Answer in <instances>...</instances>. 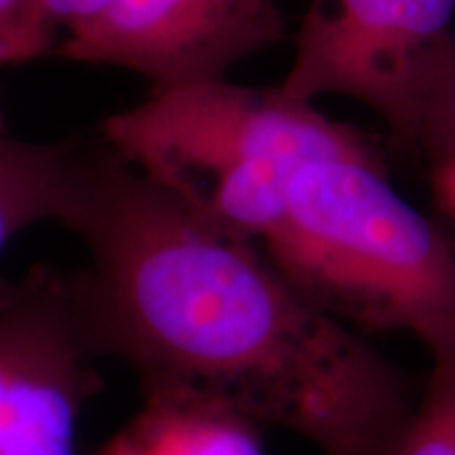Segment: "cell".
<instances>
[{"label": "cell", "mask_w": 455, "mask_h": 455, "mask_svg": "<svg viewBox=\"0 0 455 455\" xmlns=\"http://www.w3.org/2000/svg\"><path fill=\"white\" fill-rule=\"evenodd\" d=\"M32 0H0V68L26 64L21 38Z\"/></svg>", "instance_id": "12"}, {"label": "cell", "mask_w": 455, "mask_h": 455, "mask_svg": "<svg viewBox=\"0 0 455 455\" xmlns=\"http://www.w3.org/2000/svg\"><path fill=\"white\" fill-rule=\"evenodd\" d=\"M64 228L91 255L74 284L95 350L144 395L215 398L323 455H388L413 409L403 378L255 241L196 218L104 140Z\"/></svg>", "instance_id": "1"}, {"label": "cell", "mask_w": 455, "mask_h": 455, "mask_svg": "<svg viewBox=\"0 0 455 455\" xmlns=\"http://www.w3.org/2000/svg\"><path fill=\"white\" fill-rule=\"evenodd\" d=\"M432 371L388 455H455V344L430 352Z\"/></svg>", "instance_id": "9"}, {"label": "cell", "mask_w": 455, "mask_h": 455, "mask_svg": "<svg viewBox=\"0 0 455 455\" xmlns=\"http://www.w3.org/2000/svg\"><path fill=\"white\" fill-rule=\"evenodd\" d=\"M108 3L110 0H32L21 38L26 64L53 51L61 34L66 36L87 24Z\"/></svg>", "instance_id": "10"}, {"label": "cell", "mask_w": 455, "mask_h": 455, "mask_svg": "<svg viewBox=\"0 0 455 455\" xmlns=\"http://www.w3.org/2000/svg\"><path fill=\"white\" fill-rule=\"evenodd\" d=\"M101 140L196 218L255 243L281 220L306 164H382L361 131L308 101L226 78L150 91L141 104L108 116Z\"/></svg>", "instance_id": "2"}, {"label": "cell", "mask_w": 455, "mask_h": 455, "mask_svg": "<svg viewBox=\"0 0 455 455\" xmlns=\"http://www.w3.org/2000/svg\"><path fill=\"white\" fill-rule=\"evenodd\" d=\"M95 455H266L259 424L192 392H152Z\"/></svg>", "instance_id": "7"}, {"label": "cell", "mask_w": 455, "mask_h": 455, "mask_svg": "<svg viewBox=\"0 0 455 455\" xmlns=\"http://www.w3.org/2000/svg\"><path fill=\"white\" fill-rule=\"evenodd\" d=\"M74 275L36 264L0 281V455H74L83 409L104 388Z\"/></svg>", "instance_id": "5"}, {"label": "cell", "mask_w": 455, "mask_h": 455, "mask_svg": "<svg viewBox=\"0 0 455 455\" xmlns=\"http://www.w3.org/2000/svg\"><path fill=\"white\" fill-rule=\"evenodd\" d=\"M261 244L304 298L350 329L405 331L428 352L455 344V253L384 164H306Z\"/></svg>", "instance_id": "3"}, {"label": "cell", "mask_w": 455, "mask_h": 455, "mask_svg": "<svg viewBox=\"0 0 455 455\" xmlns=\"http://www.w3.org/2000/svg\"><path fill=\"white\" fill-rule=\"evenodd\" d=\"M87 156L84 144H41L15 135L0 101V251L44 221L66 226Z\"/></svg>", "instance_id": "8"}, {"label": "cell", "mask_w": 455, "mask_h": 455, "mask_svg": "<svg viewBox=\"0 0 455 455\" xmlns=\"http://www.w3.org/2000/svg\"><path fill=\"white\" fill-rule=\"evenodd\" d=\"M453 15L455 0H308L278 89L308 104L325 95L361 101L418 146L455 49Z\"/></svg>", "instance_id": "4"}, {"label": "cell", "mask_w": 455, "mask_h": 455, "mask_svg": "<svg viewBox=\"0 0 455 455\" xmlns=\"http://www.w3.org/2000/svg\"><path fill=\"white\" fill-rule=\"evenodd\" d=\"M435 188L443 209L455 220V158L435 167Z\"/></svg>", "instance_id": "13"}, {"label": "cell", "mask_w": 455, "mask_h": 455, "mask_svg": "<svg viewBox=\"0 0 455 455\" xmlns=\"http://www.w3.org/2000/svg\"><path fill=\"white\" fill-rule=\"evenodd\" d=\"M418 146L435 167L455 158V49L432 95Z\"/></svg>", "instance_id": "11"}, {"label": "cell", "mask_w": 455, "mask_h": 455, "mask_svg": "<svg viewBox=\"0 0 455 455\" xmlns=\"http://www.w3.org/2000/svg\"><path fill=\"white\" fill-rule=\"evenodd\" d=\"M283 34L276 0H110L66 34L57 53L133 72L161 91L221 81Z\"/></svg>", "instance_id": "6"}]
</instances>
